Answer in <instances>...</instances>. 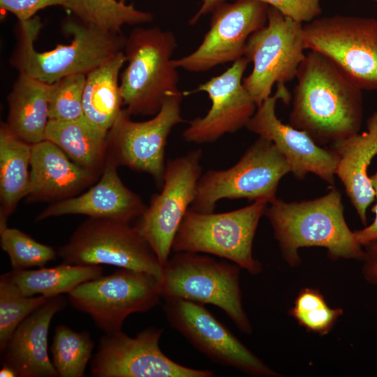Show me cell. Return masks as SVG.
<instances>
[{"label":"cell","mask_w":377,"mask_h":377,"mask_svg":"<svg viewBox=\"0 0 377 377\" xmlns=\"http://www.w3.org/2000/svg\"><path fill=\"white\" fill-rule=\"evenodd\" d=\"M126 61L123 51L89 72L83 91L84 116L99 128L108 131L124 104L119 78Z\"/></svg>","instance_id":"obj_25"},{"label":"cell","mask_w":377,"mask_h":377,"mask_svg":"<svg viewBox=\"0 0 377 377\" xmlns=\"http://www.w3.org/2000/svg\"><path fill=\"white\" fill-rule=\"evenodd\" d=\"M306 48L334 62L360 89L377 90V20L334 15L303 25Z\"/></svg>","instance_id":"obj_11"},{"label":"cell","mask_w":377,"mask_h":377,"mask_svg":"<svg viewBox=\"0 0 377 377\" xmlns=\"http://www.w3.org/2000/svg\"><path fill=\"white\" fill-rule=\"evenodd\" d=\"M290 172V165L270 140L259 137L236 164L226 170H208L201 175L190 209L214 212L224 198L249 201H274L281 179Z\"/></svg>","instance_id":"obj_7"},{"label":"cell","mask_w":377,"mask_h":377,"mask_svg":"<svg viewBox=\"0 0 377 377\" xmlns=\"http://www.w3.org/2000/svg\"><path fill=\"white\" fill-rule=\"evenodd\" d=\"M98 175L72 161L53 142L32 145L28 201H59L79 194L94 183Z\"/></svg>","instance_id":"obj_21"},{"label":"cell","mask_w":377,"mask_h":377,"mask_svg":"<svg viewBox=\"0 0 377 377\" xmlns=\"http://www.w3.org/2000/svg\"><path fill=\"white\" fill-rule=\"evenodd\" d=\"M183 96L182 91L170 95L160 110L144 121L131 120L128 110H122L108 132V155L118 166L150 175L161 188L168 135L176 125L184 122L180 107Z\"/></svg>","instance_id":"obj_12"},{"label":"cell","mask_w":377,"mask_h":377,"mask_svg":"<svg viewBox=\"0 0 377 377\" xmlns=\"http://www.w3.org/2000/svg\"><path fill=\"white\" fill-rule=\"evenodd\" d=\"M101 265H80L63 263L37 269H12L6 273L25 296L43 295L52 298L69 294L81 283L103 276Z\"/></svg>","instance_id":"obj_27"},{"label":"cell","mask_w":377,"mask_h":377,"mask_svg":"<svg viewBox=\"0 0 377 377\" xmlns=\"http://www.w3.org/2000/svg\"><path fill=\"white\" fill-rule=\"evenodd\" d=\"M32 145L14 134L1 122L0 126V228L21 199L25 198L29 182Z\"/></svg>","instance_id":"obj_26"},{"label":"cell","mask_w":377,"mask_h":377,"mask_svg":"<svg viewBox=\"0 0 377 377\" xmlns=\"http://www.w3.org/2000/svg\"><path fill=\"white\" fill-rule=\"evenodd\" d=\"M290 97L285 85H277L275 94L257 107L246 127L274 143L297 179H302L309 173H313L334 186L338 155L332 149L318 145L306 132L283 124L276 117V101L281 99L288 103Z\"/></svg>","instance_id":"obj_17"},{"label":"cell","mask_w":377,"mask_h":377,"mask_svg":"<svg viewBox=\"0 0 377 377\" xmlns=\"http://www.w3.org/2000/svg\"><path fill=\"white\" fill-rule=\"evenodd\" d=\"M108 132L82 116L71 121L50 120L45 140L55 144L77 165L100 177L108 155Z\"/></svg>","instance_id":"obj_24"},{"label":"cell","mask_w":377,"mask_h":377,"mask_svg":"<svg viewBox=\"0 0 377 377\" xmlns=\"http://www.w3.org/2000/svg\"><path fill=\"white\" fill-rule=\"evenodd\" d=\"M63 263L110 265L161 278L163 267L147 242L128 223L88 218L57 251Z\"/></svg>","instance_id":"obj_8"},{"label":"cell","mask_w":377,"mask_h":377,"mask_svg":"<svg viewBox=\"0 0 377 377\" xmlns=\"http://www.w3.org/2000/svg\"><path fill=\"white\" fill-rule=\"evenodd\" d=\"M268 203L223 213H200L188 208L175 237V252L204 253L225 258L258 274L262 267L252 254L256 231Z\"/></svg>","instance_id":"obj_6"},{"label":"cell","mask_w":377,"mask_h":377,"mask_svg":"<svg viewBox=\"0 0 377 377\" xmlns=\"http://www.w3.org/2000/svg\"><path fill=\"white\" fill-rule=\"evenodd\" d=\"M264 215L284 258L292 265L300 262L297 250L304 246L325 247L333 259H364L365 251L345 221L341 194L334 186L313 200L286 202L276 198Z\"/></svg>","instance_id":"obj_3"},{"label":"cell","mask_w":377,"mask_h":377,"mask_svg":"<svg viewBox=\"0 0 377 377\" xmlns=\"http://www.w3.org/2000/svg\"><path fill=\"white\" fill-rule=\"evenodd\" d=\"M341 313V309H331L327 306L308 311L290 313L301 325L320 334L327 333Z\"/></svg>","instance_id":"obj_34"},{"label":"cell","mask_w":377,"mask_h":377,"mask_svg":"<svg viewBox=\"0 0 377 377\" xmlns=\"http://www.w3.org/2000/svg\"><path fill=\"white\" fill-rule=\"evenodd\" d=\"M48 89V83L19 73L7 96V126L31 145L45 140L50 121Z\"/></svg>","instance_id":"obj_23"},{"label":"cell","mask_w":377,"mask_h":377,"mask_svg":"<svg viewBox=\"0 0 377 377\" xmlns=\"http://www.w3.org/2000/svg\"><path fill=\"white\" fill-rule=\"evenodd\" d=\"M198 11L190 20V24H195L204 15L212 13L219 6L226 3V0H201Z\"/></svg>","instance_id":"obj_39"},{"label":"cell","mask_w":377,"mask_h":377,"mask_svg":"<svg viewBox=\"0 0 377 377\" xmlns=\"http://www.w3.org/2000/svg\"><path fill=\"white\" fill-rule=\"evenodd\" d=\"M68 295L75 309L90 316L105 334H112L121 330L129 315L147 312L160 303L161 279L119 268L81 283Z\"/></svg>","instance_id":"obj_10"},{"label":"cell","mask_w":377,"mask_h":377,"mask_svg":"<svg viewBox=\"0 0 377 377\" xmlns=\"http://www.w3.org/2000/svg\"><path fill=\"white\" fill-rule=\"evenodd\" d=\"M268 6L255 0L224 3L212 13L209 29L198 47L172 59L173 65L190 72L207 71L244 57L249 36L267 22Z\"/></svg>","instance_id":"obj_16"},{"label":"cell","mask_w":377,"mask_h":377,"mask_svg":"<svg viewBox=\"0 0 377 377\" xmlns=\"http://www.w3.org/2000/svg\"><path fill=\"white\" fill-rule=\"evenodd\" d=\"M367 130L330 145L339 156L336 175L364 226L367 209L375 199V191L368 176V168L377 154V111L367 121Z\"/></svg>","instance_id":"obj_22"},{"label":"cell","mask_w":377,"mask_h":377,"mask_svg":"<svg viewBox=\"0 0 377 377\" xmlns=\"http://www.w3.org/2000/svg\"><path fill=\"white\" fill-rule=\"evenodd\" d=\"M66 9L87 24L117 33L121 32L124 24H140L153 20L151 13L119 0H67Z\"/></svg>","instance_id":"obj_28"},{"label":"cell","mask_w":377,"mask_h":377,"mask_svg":"<svg viewBox=\"0 0 377 377\" xmlns=\"http://www.w3.org/2000/svg\"><path fill=\"white\" fill-rule=\"evenodd\" d=\"M198 149L166 162L161 192L155 195L134 225L150 245L162 267L170 258L182 219L195 199L201 176Z\"/></svg>","instance_id":"obj_13"},{"label":"cell","mask_w":377,"mask_h":377,"mask_svg":"<svg viewBox=\"0 0 377 377\" xmlns=\"http://www.w3.org/2000/svg\"><path fill=\"white\" fill-rule=\"evenodd\" d=\"M240 267L193 252H175L163 266L161 297L177 298L222 309L238 329L251 334L239 286Z\"/></svg>","instance_id":"obj_5"},{"label":"cell","mask_w":377,"mask_h":377,"mask_svg":"<svg viewBox=\"0 0 377 377\" xmlns=\"http://www.w3.org/2000/svg\"><path fill=\"white\" fill-rule=\"evenodd\" d=\"M326 306L323 296L318 290L306 288L300 293L290 312L308 311Z\"/></svg>","instance_id":"obj_36"},{"label":"cell","mask_w":377,"mask_h":377,"mask_svg":"<svg viewBox=\"0 0 377 377\" xmlns=\"http://www.w3.org/2000/svg\"><path fill=\"white\" fill-rule=\"evenodd\" d=\"M61 6L66 8L67 0H0L1 8L11 13L18 21H27L45 8Z\"/></svg>","instance_id":"obj_35"},{"label":"cell","mask_w":377,"mask_h":377,"mask_svg":"<svg viewBox=\"0 0 377 377\" xmlns=\"http://www.w3.org/2000/svg\"><path fill=\"white\" fill-rule=\"evenodd\" d=\"M118 165L107 155L99 180L84 193L54 202L43 210L36 221L67 214H81L131 223L145 211L142 198L126 187L117 173Z\"/></svg>","instance_id":"obj_19"},{"label":"cell","mask_w":377,"mask_h":377,"mask_svg":"<svg viewBox=\"0 0 377 377\" xmlns=\"http://www.w3.org/2000/svg\"><path fill=\"white\" fill-rule=\"evenodd\" d=\"M119 1H121V2L126 3V0H119Z\"/></svg>","instance_id":"obj_41"},{"label":"cell","mask_w":377,"mask_h":377,"mask_svg":"<svg viewBox=\"0 0 377 377\" xmlns=\"http://www.w3.org/2000/svg\"><path fill=\"white\" fill-rule=\"evenodd\" d=\"M1 377H18L17 372L11 367L2 364V367L0 369Z\"/></svg>","instance_id":"obj_40"},{"label":"cell","mask_w":377,"mask_h":377,"mask_svg":"<svg viewBox=\"0 0 377 377\" xmlns=\"http://www.w3.org/2000/svg\"><path fill=\"white\" fill-rule=\"evenodd\" d=\"M164 300L163 308L170 325L212 361L250 375H276L204 304L177 298Z\"/></svg>","instance_id":"obj_15"},{"label":"cell","mask_w":377,"mask_h":377,"mask_svg":"<svg viewBox=\"0 0 377 377\" xmlns=\"http://www.w3.org/2000/svg\"><path fill=\"white\" fill-rule=\"evenodd\" d=\"M176 45L173 34L158 27H136L126 37L123 52L128 64L120 89L131 115H155L168 96L180 91L172 59Z\"/></svg>","instance_id":"obj_4"},{"label":"cell","mask_w":377,"mask_h":377,"mask_svg":"<svg viewBox=\"0 0 377 377\" xmlns=\"http://www.w3.org/2000/svg\"><path fill=\"white\" fill-rule=\"evenodd\" d=\"M365 247L362 273L368 282L377 285V239L369 243Z\"/></svg>","instance_id":"obj_38"},{"label":"cell","mask_w":377,"mask_h":377,"mask_svg":"<svg viewBox=\"0 0 377 377\" xmlns=\"http://www.w3.org/2000/svg\"><path fill=\"white\" fill-rule=\"evenodd\" d=\"M94 347V343L88 332H77L65 325H57L50 353L59 377L84 376Z\"/></svg>","instance_id":"obj_29"},{"label":"cell","mask_w":377,"mask_h":377,"mask_svg":"<svg viewBox=\"0 0 377 377\" xmlns=\"http://www.w3.org/2000/svg\"><path fill=\"white\" fill-rule=\"evenodd\" d=\"M303 24L268 6L267 22L249 38L244 57L253 63L243 85L259 106L271 96L274 84L293 80L305 57Z\"/></svg>","instance_id":"obj_9"},{"label":"cell","mask_w":377,"mask_h":377,"mask_svg":"<svg viewBox=\"0 0 377 377\" xmlns=\"http://www.w3.org/2000/svg\"><path fill=\"white\" fill-rule=\"evenodd\" d=\"M295 77L288 124L306 132L320 146L359 132L362 89L334 62L310 50Z\"/></svg>","instance_id":"obj_1"},{"label":"cell","mask_w":377,"mask_h":377,"mask_svg":"<svg viewBox=\"0 0 377 377\" xmlns=\"http://www.w3.org/2000/svg\"><path fill=\"white\" fill-rule=\"evenodd\" d=\"M85 74H73L49 84L50 120L71 121L84 116Z\"/></svg>","instance_id":"obj_32"},{"label":"cell","mask_w":377,"mask_h":377,"mask_svg":"<svg viewBox=\"0 0 377 377\" xmlns=\"http://www.w3.org/2000/svg\"><path fill=\"white\" fill-rule=\"evenodd\" d=\"M43 295L25 296L7 274L0 276V352L18 325L47 302Z\"/></svg>","instance_id":"obj_30"},{"label":"cell","mask_w":377,"mask_h":377,"mask_svg":"<svg viewBox=\"0 0 377 377\" xmlns=\"http://www.w3.org/2000/svg\"><path fill=\"white\" fill-rule=\"evenodd\" d=\"M374 1H377V0H374Z\"/></svg>","instance_id":"obj_42"},{"label":"cell","mask_w":377,"mask_h":377,"mask_svg":"<svg viewBox=\"0 0 377 377\" xmlns=\"http://www.w3.org/2000/svg\"><path fill=\"white\" fill-rule=\"evenodd\" d=\"M66 304L62 295L52 297L26 318L1 352V364L14 369L18 377H58L47 353V337L52 319Z\"/></svg>","instance_id":"obj_20"},{"label":"cell","mask_w":377,"mask_h":377,"mask_svg":"<svg viewBox=\"0 0 377 377\" xmlns=\"http://www.w3.org/2000/svg\"><path fill=\"white\" fill-rule=\"evenodd\" d=\"M249 63L246 57H242L222 74L191 91L207 93L212 105L205 117L188 122L182 133L184 140L196 144L212 142L246 127L257 108L243 85V75Z\"/></svg>","instance_id":"obj_18"},{"label":"cell","mask_w":377,"mask_h":377,"mask_svg":"<svg viewBox=\"0 0 377 377\" xmlns=\"http://www.w3.org/2000/svg\"><path fill=\"white\" fill-rule=\"evenodd\" d=\"M237 1V0H235ZM299 22H309L321 13V0H255Z\"/></svg>","instance_id":"obj_33"},{"label":"cell","mask_w":377,"mask_h":377,"mask_svg":"<svg viewBox=\"0 0 377 377\" xmlns=\"http://www.w3.org/2000/svg\"><path fill=\"white\" fill-rule=\"evenodd\" d=\"M369 179L375 191L376 202L372 207L371 211L375 213L376 217L374 222L368 227L353 232L356 241L361 246H364L377 239V171L374 175L369 177Z\"/></svg>","instance_id":"obj_37"},{"label":"cell","mask_w":377,"mask_h":377,"mask_svg":"<svg viewBox=\"0 0 377 377\" xmlns=\"http://www.w3.org/2000/svg\"><path fill=\"white\" fill-rule=\"evenodd\" d=\"M42 23L37 16L18 21L17 42L10 64L19 73L51 84L73 74H85L123 51L126 37L103 30L78 19L64 22L63 30L72 36L69 44L38 52L34 47Z\"/></svg>","instance_id":"obj_2"},{"label":"cell","mask_w":377,"mask_h":377,"mask_svg":"<svg viewBox=\"0 0 377 377\" xmlns=\"http://www.w3.org/2000/svg\"><path fill=\"white\" fill-rule=\"evenodd\" d=\"M163 330L149 327L130 337L121 330L105 334L90 362L94 377H214L207 369L178 364L161 350Z\"/></svg>","instance_id":"obj_14"},{"label":"cell","mask_w":377,"mask_h":377,"mask_svg":"<svg viewBox=\"0 0 377 377\" xmlns=\"http://www.w3.org/2000/svg\"><path fill=\"white\" fill-rule=\"evenodd\" d=\"M0 245L7 253L13 269L43 267L58 256L52 246L41 244L22 231L8 226L0 228Z\"/></svg>","instance_id":"obj_31"}]
</instances>
